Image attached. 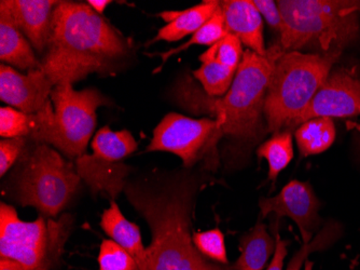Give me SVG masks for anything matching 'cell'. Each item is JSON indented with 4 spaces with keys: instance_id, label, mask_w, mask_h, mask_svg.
<instances>
[{
    "instance_id": "6da1fadb",
    "label": "cell",
    "mask_w": 360,
    "mask_h": 270,
    "mask_svg": "<svg viewBox=\"0 0 360 270\" xmlns=\"http://www.w3.org/2000/svg\"><path fill=\"white\" fill-rule=\"evenodd\" d=\"M186 170L153 184L125 185V196L153 233L146 247L147 270H203L212 264L196 249L191 235L192 213L203 178Z\"/></svg>"
},
{
    "instance_id": "7a4b0ae2",
    "label": "cell",
    "mask_w": 360,
    "mask_h": 270,
    "mask_svg": "<svg viewBox=\"0 0 360 270\" xmlns=\"http://www.w3.org/2000/svg\"><path fill=\"white\" fill-rule=\"evenodd\" d=\"M129 42L88 3L60 1L41 68L54 86L118 73L129 56Z\"/></svg>"
},
{
    "instance_id": "3957f363",
    "label": "cell",
    "mask_w": 360,
    "mask_h": 270,
    "mask_svg": "<svg viewBox=\"0 0 360 270\" xmlns=\"http://www.w3.org/2000/svg\"><path fill=\"white\" fill-rule=\"evenodd\" d=\"M282 48L266 49V56L244 51L231 88L222 97H210L189 76L180 79L174 95L178 104L196 115L207 113L221 123L224 135L245 147L264 137V101L274 62Z\"/></svg>"
},
{
    "instance_id": "277c9868",
    "label": "cell",
    "mask_w": 360,
    "mask_h": 270,
    "mask_svg": "<svg viewBox=\"0 0 360 270\" xmlns=\"http://www.w3.org/2000/svg\"><path fill=\"white\" fill-rule=\"evenodd\" d=\"M284 52L343 54L360 40V1L280 0Z\"/></svg>"
},
{
    "instance_id": "5b68a950",
    "label": "cell",
    "mask_w": 360,
    "mask_h": 270,
    "mask_svg": "<svg viewBox=\"0 0 360 270\" xmlns=\"http://www.w3.org/2000/svg\"><path fill=\"white\" fill-rule=\"evenodd\" d=\"M342 54H313L281 51L274 62L266 89V129L276 134L307 109Z\"/></svg>"
},
{
    "instance_id": "8992f818",
    "label": "cell",
    "mask_w": 360,
    "mask_h": 270,
    "mask_svg": "<svg viewBox=\"0 0 360 270\" xmlns=\"http://www.w3.org/2000/svg\"><path fill=\"white\" fill-rule=\"evenodd\" d=\"M32 143L20 158L15 200L21 206L34 207L44 216L54 217L70 204L81 178L76 166L48 144Z\"/></svg>"
},
{
    "instance_id": "52a82bcc",
    "label": "cell",
    "mask_w": 360,
    "mask_h": 270,
    "mask_svg": "<svg viewBox=\"0 0 360 270\" xmlns=\"http://www.w3.org/2000/svg\"><path fill=\"white\" fill-rule=\"evenodd\" d=\"M72 217L60 221L38 217L24 222L15 209L0 204V257L21 264L26 270H50L58 263L72 228Z\"/></svg>"
},
{
    "instance_id": "ba28073f",
    "label": "cell",
    "mask_w": 360,
    "mask_h": 270,
    "mask_svg": "<svg viewBox=\"0 0 360 270\" xmlns=\"http://www.w3.org/2000/svg\"><path fill=\"white\" fill-rule=\"evenodd\" d=\"M54 116L42 144L53 145L70 159L86 154L96 125V109L112 105L95 88L76 91L72 83H60L51 92Z\"/></svg>"
},
{
    "instance_id": "9c48e42d",
    "label": "cell",
    "mask_w": 360,
    "mask_h": 270,
    "mask_svg": "<svg viewBox=\"0 0 360 270\" xmlns=\"http://www.w3.org/2000/svg\"><path fill=\"white\" fill-rule=\"evenodd\" d=\"M224 137V129L217 119H193L169 113L153 131L147 152L174 154L183 160L185 168H191L200 162L210 168H216L218 143Z\"/></svg>"
},
{
    "instance_id": "30bf717a",
    "label": "cell",
    "mask_w": 360,
    "mask_h": 270,
    "mask_svg": "<svg viewBox=\"0 0 360 270\" xmlns=\"http://www.w3.org/2000/svg\"><path fill=\"white\" fill-rule=\"evenodd\" d=\"M136 140L127 130L112 131L108 125L98 130L92 142V155L76 159V170L93 194L106 192L116 198L127 185L129 166L123 159L137 149Z\"/></svg>"
},
{
    "instance_id": "8fae6325",
    "label": "cell",
    "mask_w": 360,
    "mask_h": 270,
    "mask_svg": "<svg viewBox=\"0 0 360 270\" xmlns=\"http://www.w3.org/2000/svg\"><path fill=\"white\" fill-rule=\"evenodd\" d=\"M360 116V73L356 67H333L307 109L289 125L297 129L314 118H349Z\"/></svg>"
},
{
    "instance_id": "7c38bea8",
    "label": "cell",
    "mask_w": 360,
    "mask_h": 270,
    "mask_svg": "<svg viewBox=\"0 0 360 270\" xmlns=\"http://www.w3.org/2000/svg\"><path fill=\"white\" fill-rule=\"evenodd\" d=\"M259 208L261 219L275 215L276 222L282 217L292 219L300 231L303 245L314 238L323 223L319 216L321 202L309 182L290 180L276 196L261 198Z\"/></svg>"
},
{
    "instance_id": "4fadbf2b",
    "label": "cell",
    "mask_w": 360,
    "mask_h": 270,
    "mask_svg": "<svg viewBox=\"0 0 360 270\" xmlns=\"http://www.w3.org/2000/svg\"><path fill=\"white\" fill-rule=\"evenodd\" d=\"M54 87L41 68L21 74L9 65L0 66V99L18 111L25 113L41 111L51 101Z\"/></svg>"
},
{
    "instance_id": "5bb4252c",
    "label": "cell",
    "mask_w": 360,
    "mask_h": 270,
    "mask_svg": "<svg viewBox=\"0 0 360 270\" xmlns=\"http://www.w3.org/2000/svg\"><path fill=\"white\" fill-rule=\"evenodd\" d=\"M56 0H1L0 10L7 12L32 48L46 54L51 36L52 16Z\"/></svg>"
},
{
    "instance_id": "9a60e30c",
    "label": "cell",
    "mask_w": 360,
    "mask_h": 270,
    "mask_svg": "<svg viewBox=\"0 0 360 270\" xmlns=\"http://www.w3.org/2000/svg\"><path fill=\"white\" fill-rule=\"evenodd\" d=\"M224 24L230 34L236 35L248 50L266 56L264 21L252 0H224L220 1Z\"/></svg>"
},
{
    "instance_id": "2e32d148",
    "label": "cell",
    "mask_w": 360,
    "mask_h": 270,
    "mask_svg": "<svg viewBox=\"0 0 360 270\" xmlns=\"http://www.w3.org/2000/svg\"><path fill=\"white\" fill-rule=\"evenodd\" d=\"M218 7L219 1L206 0L200 5L183 11L162 12L160 16L167 22V25L160 28L158 35L155 39L148 42V46L160 40L174 42L183 39L190 34L193 35L194 32H198L214 16Z\"/></svg>"
},
{
    "instance_id": "e0dca14e",
    "label": "cell",
    "mask_w": 360,
    "mask_h": 270,
    "mask_svg": "<svg viewBox=\"0 0 360 270\" xmlns=\"http://www.w3.org/2000/svg\"><path fill=\"white\" fill-rule=\"evenodd\" d=\"M0 60L26 72L41 66L27 38L4 10H0Z\"/></svg>"
},
{
    "instance_id": "ac0fdd59",
    "label": "cell",
    "mask_w": 360,
    "mask_h": 270,
    "mask_svg": "<svg viewBox=\"0 0 360 270\" xmlns=\"http://www.w3.org/2000/svg\"><path fill=\"white\" fill-rule=\"evenodd\" d=\"M101 226L111 240L118 243L134 257L139 270H147L146 249L141 241L139 227L125 219L116 201L111 200L110 207L103 213Z\"/></svg>"
},
{
    "instance_id": "d6986e66",
    "label": "cell",
    "mask_w": 360,
    "mask_h": 270,
    "mask_svg": "<svg viewBox=\"0 0 360 270\" xmlns=\"http://www.w3.org/2000/svg\"><path fill=\"white\" fill-rule=\"evenodd\" d=\"M53 113L52 101L36 113H25L12 107L0 109V135L6 139L25 137L37 143Z\"/></svg>"
},
{
    "instance_id": "ffe728a7",
    "label": "cell",
    "mask_w": 360,
    "mask_h": 270,
    "mask_svg": "<svg viewBox=\"0 0 360 270\" xmlns=\"http://www.w3.org/2000/svg\"><path fill=\"white\" fill-rule=\"evenodd\" d=\"M275 243L268 227L259 217L258 222L250 233L240 240V255L229 266L228 270H262L275 251Z\"/></svg>"
},
{
    "instance_id": "44dd1931",
    "label": "cell",
    "mask_w": 360,
    "mask_h": 270,
    "mask_svg": "<svg viewBox=\"0 0 360 270\" xmlns=\"http://www.w3.org/2000/svg\"><path fill=\"white\" fill-rule=\"evenodd\" d=\"M295 137L302 157L323 153L335 143V127L333 119L319 117L305 121L297 128Z\"/></svg>"
},
{
    "instance_id": "7402d4cb",
    "label": "cell",
    "mask_w": 360,
    "mask_h": 270,
    "mask_svg": "<svg viewBox=\"0 0 360 270\" xmlns=\"http://www.w3.org/2000/svg\"><path fill=\"white\" fill-rule=\"evenodd\" d=\"M257 156L269 164V180L275 182L281 172L288 166L293 158L292 132L282 131L273 134L271 139L261 144Z\"/></svg>"
},
{
    "instance_id": "603a6c76",
    "label": "cell",
    "mask_w": 360,
    "mask_h": 270,
    "mask_svg": "<svg viewBox=\"0 0 360 270\" xmlns=\"http://www.w3.org/2000/svg\"><path fill=\"white\" fill-rule=\"evenodd\" d=\"M228 34L229 32L226 30V24H224V14H222L219 1V7L216 10L214 16L198 32H194L186 44H181L178 48L171 49L169 51L163 52V54H159V56L162 59V63L165 64L169 58L176 56L179 52L185 51L191 46L198 44V46L212 47V44H215L216 42L226 37Z\"/></svg>"
},
{
    "instance_id": "cb8c5ba5",
    "label": "cell",
    "mask_w": 360,
    "mask_h": 270,
    "mask_svg": "<svg viewBox=\"0 0 360 270\" xmlns=\"http://www.w3.org/2000/svg\"><path fill=\"white\" fill-rule=\"evenodd\" d=\"M236 70L231 67L218 63L210 62L202 64L199 70H194L193 76L201 83L202 88L210 97H224L231 88Z\"/></svg>"
},
{
    "instance_id": "d4e9b609",
    "label": "cell",
    "mask_w": 360,
    "mask_h": 270,
    "mask_svg": "<svg viewBox=\"0 0 360 270\" xmlns=\"http://www.w3.org/2000/svg\"><path fill=\"white\" fill-rule=\"evenodd\" d=\"M242 42L233 34L229 32L226 37L212 44L200 56L202 64L215 62L238 70L242 62L244 51Z\"/></svg>"
},
{
    "instance_id": "484cf974",
    "label": "cell",
    "mask_w": 360,
    "mask_h": 270,
    "mask_svg": "<svg viewBox=\"0 0 360 270\" xmlns=\"http://www.w3.org/2000/svg\"><path fill=\"white\" fill-rule=\"evenodd\" d=\"M341 235L342 227L339 223L335 222V221L327 223L312 240L303 245L302 247L296 252V254L293 255L292 259L289 262L286 270H300L311 253L321 251V250L328 247L329 245H333L341 237Z\"/></svg>"
},
{
    "instance_id": "4316f807",
    "label": "cell",
    "mask_w": 360,
    "mask_h": 270,
    "mask_svg": "<svg viewBox=\"0 0 360 270\" xmlns=\"http://www.w3.org/2000/svg\"><path fill=\"white\" fill-rule=\"evenodd\" d=\"M97 261L100 270H139L134 257L111 239L103 240Z\"/></svg>"
},
{
    "instance_id": "83f0119b",
    "label": "cell",
    "mask_w": 360,
    "mask_h": 270,
    "mask_svg": "<svg viewBox=\"0 0 360 270\" xmlns=\"http://www.w3.org/2000/svg\"><path fill=\"white\" fill-rule=\"evenodd\" d=\"M192 240L196 249L199 250L200 253L204 257L218 262L222 265L229 263L224 235L220 229L214 228L203 233H194L192 235Z\"/></svg>"
},
{
    "instance_id": "f1b7e54d",
    "label": "cell",
    "mask_w": 360,
    "mask_h": 270,
    "mask_svg": "<svg viewBox=\"0 0 360 270\" xmlns=\"http://www.w3.org/2000/svg\"><path fill=\"white\" fill-rule=\"evenodd\" d=\"M28 140L25 137H13L0 141V174L5 176L10 168L23 155Z\"/></svg>"
},
{
    "instance_id": "f546056e",
    "label": "cell",
    "mask_w": 360,
    "mask_h": 270,
    "mask_svg": "<svg viewBox=\"0 0 360 270\" xmlns=\"http://www.w3.org/2000/svg\"><path fill=\"white\" fill-rule=\"evenodd\" d=\"M254 4L258 11L260 12L261 16H264L266 19L268 25L281 34L283 28V19L277 3L273 0H254Z\"/></svg>"
},
{
    "instance_id": "4dcf8cb0",
    "label": "cell",
    "mask_w": 360,
    "mask_h": 270,
    "mask_svg": "<svg viewBox=\"0 0 360 270\" xmlns=\"http://www.w3.org/2000/svg\"><path fill=\"white\" fill-rule=\"evenodd\" d=\"M275 240H276V243H275L274 257L266 270H283L285 259L288 254V249H287L288 243L282 240L278 233L275 235Z\"/></svg>"
},
{
    "instance_id": "1f68e13d",
    "label": "cell",
    "mask_w": 360,
    "mask_h": 270,
    "mask_svg": "<svg viewBox=\"0 0 360 270\" xmlns=\"http://www.w3.org/2000/svg\"><path fill=\"white\" fill-rule=\"evenodd\" d=\"M86 3L96 13L101 14V16H103L105 9L111 4L109 0H89Z\"/></svg>"
},
{
    "instance_id": "d6a6232c",
    "label": "cell",
    "mask_w": 360,
    "mask_h": 270,
    "mask_svg": "<svg viewBox=\"0 0 360 270\" xmlns=\"http://www.w3.org/2000/svg\"><path fill=\"white\" fill-rule=\"evenodd\" d=\"M0 270H26L21 264L10 259H0Z\"/></svg>"
},
{
    "instance_id": "836d02e7",
    "label": "cell",
    "mask_w": 360,
    "mask_h": 270,
    "mask_svg": "<svg viewBox=\"0 0 360 270\" xmlns=\"http://www.w3.org/2000/svg\"><path fill=\"white\" fill-rule=\"evenodd\" d=\"M203 270H228V268H224L222 266L216 265V264H210L208 267H206Z\"/></svg>"
},
{
    "instance_id": "e575fe53",
    "label": "cell",
    "mask_w": 360,
    "mask_h": 270,
    "mask_svg": "<svg viewBox=\"0 0 360 270\" xmlns=\"http://www.w3.org/2000/svg\"><path fill=\"white\" fill-rule=\"evenodd\" d=\"M355 140H356V144H357V146H358V150H359V153H360V132H359V133L357 134V135H356Z\"/></svg>"
},
{
    "instance_id": "d590c367",
    "label": "cell",
    "mask_w": 360,
    "mask_h": 270,
    "mask_svg": "<svg viewBox=\"0 0 360 270\" xmlns=\"http://www.w3.org/2000/svg\"><path fill=\"white\" fill-rule=\"evenodd\" d=\"M359 13H360V10H359Z\"/></svg>"
}]
</instances>
